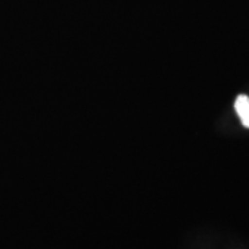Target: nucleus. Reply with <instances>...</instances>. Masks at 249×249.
Returning <instances> with one entry per match:
<instances>
[{
  "instance_id": "1",
  "label": "nucleus",
  "mask_w": 249,
  "mask_h": 249,
  "mask_svg": "<svg viewBox=\"0 0 249 249\" xmlns=\"http://www.w3.org/2000/svg\"><path fill=\"white\" fill-rule=\"evenodd\" d=\"M235 111L240 117L241 123L246 128H249V97L246 95H239L234 104Z\"/></svg>"
}]
</instances>
